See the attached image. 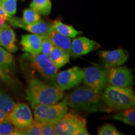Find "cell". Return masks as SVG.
<instances>
[{"label": "cell", "instance_id": "1", "mask_svg": "<svg viewBox=\"0 0 135 135\" xmlns=\"http://www.w3.org/2000/svg\"><path fill=\"white\" fill-rule=\"evenodd\" d=\"M68 106L88 112L112 110L101 98V94L88 87H80L65 98Z\"/></svg>", "mask_w": 135, "mask_h": 135}, {"label": "cell", "instance_id": "2", "mask_svg": "<svg viewBox=\"0 0 135 135\" xmlns=\"http://www.w3.org/2000/svg\"><path fill=\"white\" fill-rule=\"evenodd\" d=\"M63 91L58 86L51 85L33 78L26 89V99L31 105L36 104H55L63 99Z\"/></svg>", "mask_w": 135, "mask_h": 135}, {"label": "cell", "instance_id": "3", "mask_svg": "<svg viewBox=\"0 0 135 135\" xmlns=\"http://www.w3.org/2000/svg\"><path fill=\"white\" fill-rule=\"evenodd\" d=\"M101 98L112 109L134 108L135 95L131 88H119L108 84L101 93Z\"/></svg>", "mask_w": 135, "mask_h": 135}, {"label": "cell", "instance_id": "4", "mask_svg": "<svg viewBox=\"0 0 135 135\" xmlns=\"http://www.w3.org/2000/svg\"><path fill=\"white\" fill-rule=\"evenodd\" d=\"M34 119L40 123H49L55 124L68 113V106L65 99L55 104H36L31 105Z\"/></svg>", "mask_w": 135, "mask_h": 135}, {"label": "cell", "instance_id": "5", "mask_svg": "<svg viewBox=\"0 0 135 135\" xmlns=\"http://www.w3.org/2000/svg\"><path fill=\"white\" fill-rule=\"evenodd\" d=\"M56 135H89L86 127V121L79 114L66 113L55 124Z\"/></svg>", "mask_w": 135, "mask_h": 135}, {"label": "cell", "instance_id": "6", "mask_svg": "<svg viewBox=\"0 0 135 135\" xmlns=\"http://www.w3.org/2000/svg\"><path fill=\"white\" fill-rule=\"evenodd\" d=\"M82 81L85 86L101 94L108 85L106 68L99 66H89L83 69Z\"/></svg>", "mask_w": 135, "mask_h": 135}, {"label": "cell", "instance_id": "7", "mask_svg": "<svg viewBox=\"0 0 135 135\" xmlns=\"http://www.w3.org/2000/svg\"><path fill=\"white\" fill-rule=\"evenodd\" d=\"M26 58L29 60L31 66L45 78L51 80H55L58 69L51 61L48 55L42 53L36 55L28 53L26 55Z\"/></svg>", "mask_w": 135, "mask_h": 135}, {"label": "cell", "instance_id": "8", "mask_svg": "<svg viewBox=\"0 0 135 135\" xmlns=\"http://www.w3.org/2000/svg\"><path fill=\"white\" fill-rule=\"evenodd\" d=\"M7 119L18 129H23L27 128L34 120L30 108L25 103L15 104L11 111L8 114Z\"/></svg>", "mask_w": 135, "mask_h": 135}, {"label": "cell", "instance_id": "9", "mask_svg": "<svg viewBox=\"0 0 135 135\" xmlns=\"http://www.w3.org/2000/svg\"><path fill=\"white\" fill-rule=\"evenodd\" d=\"M109 85L119 88H131L134 76L133 70L125 66L105 68Z\"/></svg>", "mask_w": 135, "mask_h": 135}, {"label": "cell", "instance_id": "10", "mask_svg": "<svg viewBox=\"0 0 135 135\" xmlns=\"http://www.w3.org/2000/svg\"><path fill=\"white\" fill-rule=\"evenodd\" d=\"M83 78V69L77 66L58 73L55 77L57 86L63 91L78 85L82 82Z\"/></svg>", "mask_w": 135, "mask_h": 135}, {"label": "cell", "instance_id": "11", "mask_svg": "<svg viewBox=\"0 0 135 135\" xmlns=\"http://www.w3.org/2000/svg\"><path fill=\"white\" fill-rule=\"evenodd\" d=\"M98 55L105 68H114L123 65L127 61L129 57L128 52L123 48L111 51H100Z\"/></svg>", "mask_w": 135, "mask_h": 135}, {"label": "cell", "instance_id": "12", "mask_svg": "<svg viewBox=\"0 0 135 135\" xmlns=\"http://www.w3.org/2000/svg\"><path fill=\"white\" fill-rule=\"evenodd\" d=\"M98 46L97 42L86 37H75L71 41L70 56L74 58H78L94 50Z\"/></svg>", "mask_w": 135, "mask_h": 135}, {"label": "cell", "instance_id": "13", "mask_svg": "<svg viewBox=\"0 0 135 135\" xmlns=\"http://www.w3.org/2000/svg\"><path fill=\"white\" fill-rule=\"evenodd\" d=\"M16 35L11 26L7 24L0 28V46L4 47L5 50L10 53H15L18 48L15 44Z\"/></svg>", "mask_w": 135, "mask_h": 135}, {"label": "cell", "instance_id": "14", "mask_svg": "<svg viewBox=\"0 0 135 135\" xmlns=\"http://www.w3.org/2000/svg\"><path fill=\"white\" fill-rule=\"evenodd\" d=\"M20 44L22 50L31 55L40 53L41 51V36L35 34H28L21 36Z\"/></svg>", "mask_w": 135, "mask_h": 135}, {"label": "cell", "instance_id": "15", "mask_svg": "<svg viewBox=\"0 0 135 135\" xmlns=\"http://www.w3.org/2000/svg\"><path fill=\"white\" fill-rule=\"evenodd\" d=\"M53 22L46 21L41 18L36 23L32 25L24 24L22 28L40 36H49L50 31L53 29Z\"/></svg>", "mask_w": 135, "mask_h": 135}, {"label": "cell", "instance_id": "16", "mask_svg": "<svg viewBox=\"0 0 135 135\" xmlns=\"http://www.w3.org/2000/svg\"><path fill=\"white\" fill-rule=\"evenodd\" d=\"M48 36L50 37L53 42L54 46L58 47V48L65 51L69 55H71V41L70 38L59 33L58 32L55 31L53 28L50 31Z\"/></svg>", "mask_w": 135, "mask_h": 135}, {"label": "cell", "instance_id": "17", "mask_svg": "<svg viewBox=\"0 0 135 135\" xmlns=\"http://www.w3.org/2000/svg\"><path fill=\"white\" fill-rule=\"evenodd\" d=\"M48 56L54 66L57 69H60L70 61L71 56L61 49L54 46Z\"/></svg>", "mask_w": 135, "mask_h": 135}, {"label": "cell", "instance_id": "18", "mask_svg": "<svg viewBox=\"0 0 135 135\" xmlns=\"http://www.w3.org/2000/svg\"><path fill=\"white\" fill-rule=\"evenodd\" d=\"M0 68L6 73H13L16 70L14 57L11 53L0 46Z\"/></svg>", "mask_w": 135, "mask_h": 135}, {"label": "cell", "instance_id": "19", "mask_svg": "<svg viewBox=\"0 0 135 135\" xmlns=\"http://www.w3.org/2000/svg\"><path fill=\"white\" fill-rule=\"evenodd\" d=\"M53 28L59 33L70 38H75L83 33L82 31H78L73 26L66 25L58 20L53 22Z\"/></svg>", "mask_w": 135, "mask_h": 135}, {"label": "cell", "instance_id": "20", "mask_svg": "<svg viewBox=\"0 0 135 135\" xmlns=\"http://www.w3.org/2000/svg\"><path fill=\"white\" fill-rule=\"evenodd\" d=\"M30 7L40 16H48L51 11L52 4L51 0H32Z\"/></svg>", "mask_w": 135, "mask_h": 135}, {"label": "cell", "instance_id": "21", "mask_svg": "<svg viewBox=\"0 0 135 135\" xmlns=\"http://www.w3.org/2000/svg\"><path fill=\"white\" fill-rule=\"evenodd\" d=\"M112 118L134 126L135 125V109L134 108L124 109L123 111L116 113L112 116Z\"/></svg>", "mask_w": 135, "mask_h": 135}, {"label": "cell", "instance_id": "22", "mask_svg": "<svg viewBox=\"0 0 135 135\" xmlns=\"http://www.w3.org/2000/svg\"><path fill=\"white\" fill-rule=\"evenodd\" d=\"M16 104L12 98L3 89H0V109L8 114Z\"/></svg>", "mask_w": 135, "mask_h": 135}, {"label": "cell", "instance_id": "23", "mask_svg": "<svg viewBox=\"0 0 135 135\" xmlns=\"http://www.w3.org/2000/svg\"><path fill=\"white\" fill-rule=\"evenodd\" d=\"M0 135H20V131L9 121H0Z\"/></svg>", "mask_w": 135, "mask_h": 135}, {"label": "cell", "instance_id": "24", "mask_svg": "<svg viewBox=\"0 0 135 135\" xmlns=\"http://www.w3.org/2000/svg\"><path fill=\"white\" fill-rule=\"evenodd\" d=\"M41 19V16L31 8L25 9L23 11L22 21L25 25H32Z\"/></svg>", "mask_w": 135, "mask_h": 135}, {"label": "cell", "instance_id": "25", "mask_svg": "<svg viewBox=\"0 0 135 135\" xmlns=\"http://www.w3.org/2000/svg\"><path fill=\"white\" fill-rule=\"evenodd\" d=\"M20 135H41L40 123L34 119L33 123L23 129H20Z\"/></svg>", "mask_w": 135, "mask_h": 135}, {"label": "cell", "instance_id": "26", "mask_svg": "<svg viewBox=\"0 0 135 135\" xmlns=\"http://www.w3.org/2000/svg\"><path fill=\"white\" fill-rule=\"evenodd\" d=\"M0 7L7 14L13 16L16 13L17 0H0Z\"/></svg>", "mask_w": 135, "mask_h": 135}, {"label": "cell", "instance_id": "27", "mask_svg": "<svg viewBox=\"0 0 135 135\" xmlns=\"http://www.w3.org/2000/svg\"><path fill=\"white\" fill-rule=\"evenodd\" d=\"M98 134L99 135H122L123 133L118 131L114 125L108 123L99 128Z\"/></svg>", "mask_w": 135, "mask_h": 135}, {"label": "cell", "instance_id": "28", "mask_svg": "<svg viewBox=\"0 0 135 135\" xmlns=\"http://www.w3.org/2000/svg\"><path fill=\"white\" fill-rule=\"evenodd\" d=\"M41 53L46 55H49L50 51L54 47V45L48 36H41Z\"/></svg>", "mask_w": 135, "mask_h": 135}, {"label": "cell", "instance_id": "29", "mask_svg": "<svg viewBox=\"0 0 135 135\" xmlns=\"http://www.w3.org/2000/svg\"><path fill=\"white\" fill-rule=\"evenodd\" d=\"M41 135H56L55 129V124L49 123H40Z\"/></svg>", "mask_w": 135, "mask_h": 135}, {"label": "cell", "instance_id": "30", "mask_svg": "<svg viewBox=\"0 0 135 135\" xmlns=\"http://www.w3.org/2000/svg\"><path fill=\"white\" fill-rule=\"evenodd\" d=\"M0 15L4 17L6 20L9 22L10 24L15 27H18L19 25L18 24H20L21 22L20 21H21V19L18 17H15L7 14L1 7H0Z\"/></svg>", "mask_w": 135, "mask_h": 135}, {"label": "cell", "instance_id": "31", "mask_svg": "<svg viewBox=\"0 0 135 135\" xmlns=\"http://www.w3.org/2000/svg\"><path fill=\"white\" fill-rule=\"evenodd\" d=\"M0 81L8 84H13L16 83L14 79L9 75V74L6 73L4 71H3L1 68H0Z\"/></svg>", "mask_w": 135, "mask_h": 135}, {"label": "cell", "instance_id": "32", "mask_svg": "<svg viewBox=\"0 0 135 135\" xmlns=\"http://www.w3.org/2000/svg\"><path fill=\"white\" fill-rule=\"evenodd\" d=\"M8 114L5 113L2 110L0 109V121L8 120Z\"/></svg>", "mask_w": 135, "mask_h": 135}, {"label": "cell", "instance_id": "33", "mask_svg": "<svg viewBox=\"0 0 135 135\" xmlns=\"http://www.w3.org/2000/svg\"><path fill=\"white\" fill-rule=\"evenodd\" d=\"M6 21V18L1 15H0V28L2 27L5 24V21Z\"/></svg>", "mask_w": 135, "mask_h": 135}, {"label": "cell", "instance_id": "34", "mask_svg": "<svg viewBox=\"0 0 135 135\" xmlns=\"http://www.w3.org/2000/svg\"><path fill=\"white\" fill-rule=\"evenodd\" d=\"M21 1H25V0H21Z\"/></svg>", "mask_w": 135, "mask_h": 135}]
</instances>
